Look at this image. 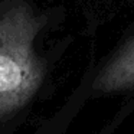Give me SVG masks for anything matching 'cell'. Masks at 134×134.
Masks as SVG:
<instances>
[{
	"label": "cell",
	"instance_id": "cell-1",
	"mask_svg": "<svg viewBox=\"0 0 134 134\" xmlns=\"http://www.w3.org/2000/svg\"><path fill=\"white\" fill-rule=\"evenodd\" d=\"M45 19L18 3L0 13V124L20 111L41 88L45 62L35 39Z\"/></svg>",
	"mask_w": 134,
	"mask_h": 134
},
{
	"label": "cell",
	"instance_id": "cell-2",
	"mask_svg": "<svg viewBox=\"0 0 134 134\" xmlns=\"http://www.w3.org/2000/svg\"><path fill=\"white\" fill-rule=\"evenodd\" d=\"M134 88V38L124 45L99 71L92 90L98 92H118Z\"/></svg>",
	"mask_w": 134,
	"mask_h": 134
}]
</instances>
